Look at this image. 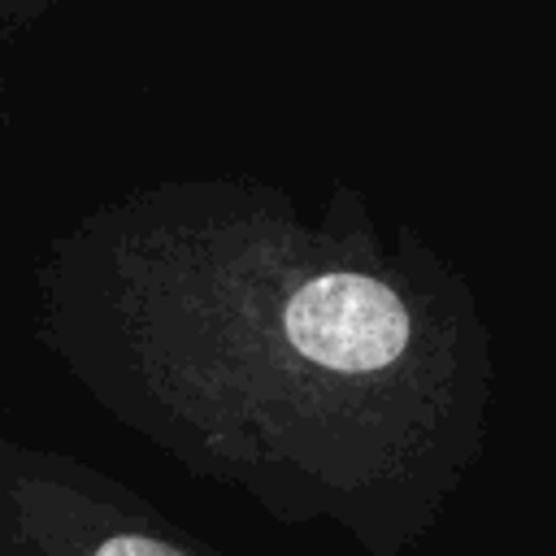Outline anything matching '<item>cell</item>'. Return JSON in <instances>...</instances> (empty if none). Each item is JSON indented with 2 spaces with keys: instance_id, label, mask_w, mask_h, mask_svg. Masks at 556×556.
<instances>
[{
  "instance_id": "obj_1",
  "label": "cell",
  "mask_w": 556,
  "mask_h": 556,
  "mask_svg": "<svg viewBox=\"0 0 556 556\" xmlns=\"http://www.w3.org/2000/svg\"><path fill=\"white\" fill-rule=\"evenodd\" d=\"M282 330L287 343L317 369L378 374L408 348V308L369 274H321L291 295Z\"/></svg>"
},
{
  "instance_id": "obj_2",
  "label": "cell",
  "mask_w": 556,
  "mask_h": 556,
  "mask_svg": "<svg viewBox=\"0 0 556 556\" xmlns=\"http://www.w3.org/2000/svg\"><path fill=\"white\" fill-rule=\"evenodd\" d=\"M96 556H182V552H174L156 539H143V534H113L96 547Z\"/></svg>"
}]
</instances>
